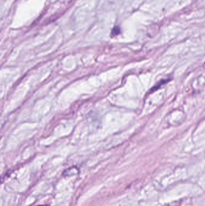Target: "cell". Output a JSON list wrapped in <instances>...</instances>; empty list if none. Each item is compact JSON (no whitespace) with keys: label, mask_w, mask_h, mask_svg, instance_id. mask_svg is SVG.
<instances>
[{"label":"cell","mask_w":205,"mask_h":206,"mask_svg":"<svg viewBox=\"0 0 205 206\" xmlns=\"http://www.w3.org/2000/svg\"><path fill=\"white\" fill-rule=\"evenodd\" d=\"M78 174V169L77 168H70L69 169H66L63 172V176L65 177H69L76 175Z\"/></svg>","instance_id":"obj_1"}]
</instances>
